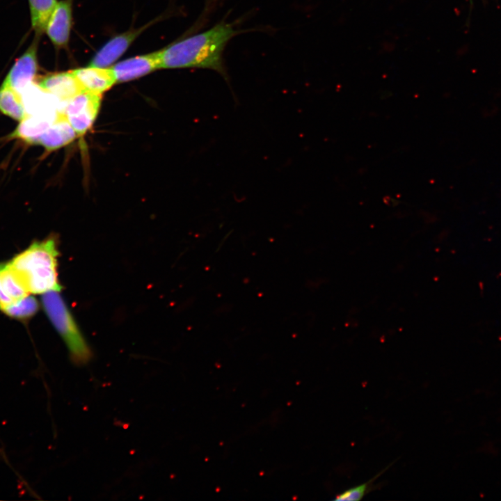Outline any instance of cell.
Masks as SVG:
<instances>
[{"label":"cell","mask_w":501,"mask_h":501,"mask_svg":"<svg viewBox=\"0 0 501 501\" xmlns=\"http://www.w3.org/2000/svg\"><path fill=\"white\" fill-rule=\"evenodd\" d=\"M0 112L17 121L28 115L21 93L9 87L0 86Z\"/></svg>","instance_id":"14"},{"label":"cell","mask_w":501,"mask_h":501,"mask_svg":"<svg viewBox=\"0 0 501 501\" xmlns=\"http://www.w3.org/2000/svg\"><path fill=\"white\" fill-rule=\"evenodd\" d=\"M101 95L83 90L70 100L63 111L77 134H84L93 125L99 112Z\"/></svg>","instance_id":"4"},{"label":"cell","mask_w":501,"mask_h":501,"mask_svg":"<svg viewBox=\"0 0 501 501\" xmlns=\"http://www.w3.org/2000/svg\"><path fill=\"white\" fill-rule=\"evenodd\" d=\"M57 113L54 116L49 113L28 114L8 136L27 144L37 145L39 138L54 121Z\"/></svg>","instance_id":"10"},{"label":"cell","mask_w":501,"mask_h":501,"mask_svg":"<svg viewBox=\"0 0 501 501\" xmlns=\"http://www.w3.org/2000/svg\"><path fill=\"white\" fill-rule=\"evenodd\" d=\"M42 303L47 317L65 343L72 362L78 366L86 365L93 357L92 351L59 292L43 294Z\"/></svg>","instance_id":"3"},{"label":"cell","mask_w":501,"mask_h":501,"mask_svg":"<svg viewBox=\"0 0 501 501\" xmlns=\"http://www.w3.org/2000/svg\"><path fill=\"white\" fill-rule=\"evenodd\" d=\"M5 263H0V269L4 265Z\"/></svg>","instance_id":"18"},{"label":"cell","mask_w":501,"mask_h":501,"mask_svg":"<svg viewBox=\"0 0 501 501\" xmlns=\"http://www.w3.org/2000/svg\"><path fill=\"white\" fill-rule=\"evenodd\" d=\"M72 26V0L58 1L45 30V33L56 49L67 47Z\"/></svg>","instance_id":"6"},{"label":"cell","mask_w":501,"mask_h":501,"mask_svg":"<svg viewBox=\"0 0 501 501\" xmlns=\"http://www.w3.org/2000/svg\"><path fill=\"white\" fill-rule=\"evenodd\" d=\"M84 90L102 95L116 82L111 67L88 66L72 70Z\"/></svg>","instance_id":"11"},{"label":"cell","mask_w":501,"mask_h":501,"mask_svg":"<svg viewBox=\"0 0 501 501\" xmlns=\"http://www.w3.org/2000/svg\"><path fill=\"white\" fill-rule=\"evenodd\" d=\"M57 0H29L31 23L35 35L41 36L56 7Z\"/></svg>","instance_id":"15"},{"label":"cell","mask_w":501,"mask_h":501,"mask_svg":"<svg viewBox=\"0 0 501 501\" xmlns=\"http://www.w3.org/2000/svg\"><path fill=\"white\" fill-rule=\"evenodd\" d=\"M28 294L22 280L5 263L0 269V310Z\"/></svg>","instance_id":"13"},{"label":"cell","mask_w":501,"mask_h":501,"mask_svg":"<svg viewBox=\"0 0 501 501\" xmlns=\"http://www.w3.org/2000/svg\"><path fill=\"white\" fill-rule=\"evenodd\" d=\"M378 476H379V475H377L375 477L370 479L365 483L345 490L342 493L338 494L335 500L340 501L360 500L368 493L372 484H373V481Z\"/></svg>","instance_id":"17"},{"label":"cell","mask_w":501,"mask_h":501,"mask_svg":"<svg viewBox=\"0 0 501 501\" xmlns=\"http://www.w3.org/2000/svg\"><path fill=\"white\" fill-rule=\"evenodd\" d=\"M35 82L41 90L61 101L68 102L84 90L72 70L48 73L36 78Z\"/></svg>","instance_id":"7"},{"label":"cell","mask_w":501,"mask_h":501,"mask_svg":"<svg viewBox=\"0 0 501 501\" xmlns=\"http://www.w3.org/2000/svg\"><path fill=\"white\" fill-rule=\"evenodd\" d=\"M160 68V50L125 59L111 67L118 83L138 79Z\"/></svg>","instance_id":"8"},{"label":"cell","mask_w":501,"mask_h":501,"mask_svg":"<svg viewBox=\"0 0 501 501\" xmlns=\"http://www.w3.org/2000/svg\"><path fill=\"white\" fill-rule=\"evenodd\" d=\"M132 29L110 39L93 57L89 66L107 67L115 63L138 36L148 26Z\"/></svg>","instance_id":"9"},{"label":"cell","mask_w":501,"mask_h":501,"mask_svg":"<svg viewBox=\"0 0 501 501\" xmlns=\"http://www.w3.org/2000/svg\"><path fill=\"white\" fill-rule=\"evenodd\" d=\"M237 24L223 19L205 31L168 45L160 50V67L208 69L229 82L223 52L232 38L246 31L237 29Z\"/></svg>","instance_id":"1"},{"label":"cell","mask_w":501,"mask_h":501,"mask_svg":"<svg viewBox=\"0 0 501 501\" xmlns=\"http://www.w3.org/2000/svg\"><path fill=\"white\" fill-rule=\"evenodd\" d=\"M38 308V301L28 294L7 305L1 311L12 318L24 320L33 317Z\"/></svg>","instance_id":"16"},{"label":"cell","mask_w":501,"mask_h":501,"mask_svg":"<svg viewBox=\"0 0 501 501\" xmlns=\"http://www.w3.org/2000/svg\"><path fill=\"white\" fill-rule=\"evenodd\" d=\"M40 36L35 35L31 45L16 60L5 77L1 86L21 93L34 82L38 71V46Z\"/></svg>","instance_id":"5"},{"label":"cell","mask_w":501,"mask_h":501,"mask_svg":"<svg viewBox=\"0 0 501 501\" xmlns=\"http://www.w3.org/2000/svg\"><path fill=\"white\" fill-rule=\"evenodd\" d=\"M58 255L56 239L49 237L33 242L7 264L29 294H43L61 289L57 272Z\"/></svg>","instance_id":"2"},{"label":"cell","mask_w":501,"mask_h":501,"mask_svg":"<svg viewBox=\"0 0 501 501\" xmlns=\"http://www.w3.org/2000/svg\"><path fill=\"white\" fill-rule=\"evenodd\" d=\"M77 136L62 111L57 113L54 121L39 138L37 145L42 146L46 150L52 151L69 144Z\"/></svg>","instance_id":"12"}]
</instances>
